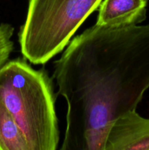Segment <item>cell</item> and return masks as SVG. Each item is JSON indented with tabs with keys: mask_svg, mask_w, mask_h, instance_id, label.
<instances>
[{
	"mask_svg": "<svg viewBox=\"0 0 149 150\" xmlns=\"http://www.w3.org/2000/svg\"><path fill=\"white\" fill-rule=\"evenodd\" d=\"M104 150H149V119L136 110L121 115L109 129Z\"/></svg>",
	"mask_w": 149,
	"mask_h": 150,
	"instance_id": "4",
	"label": "cell"
},
{
	"mask_svg": "<svg viewBox=\"0 0 149 150\" xmlns=\"http://www.w3.org/2000/svg\"><path fill=\"white\" fill-rule=\"evenodd\" d=\"M102 0H29L26 21L19 32L23 57L44 64L63 51Z\"/></svg>",
	"mask_w": 149,
	"mask_h": 150,
	"instance_id": "3",
	"label": "cell"
},
{
	"mask_svg": "<svg viewBox=\"0 0 149 150\" xmlns=\"http://www.w3.org/2000/svg\"><path fill=\"white\" fill-rule=\"evenodd\" d=\"M14 28L9 23H0V54L13 50V37Z\"/></svg>",
	"mask_w": 149,
	"mask_h": 150,
	"instance_id": "7",
	"label": "cell"
},
{
	"mask_svg": "<svg viewBox=\"0 0 149 150\" xmlns=\"http://www.w3.org/2000/svg\"><path fill=\"white\" fill-rule=\"evenodd\" d=\"M68 45L53 72L67 104L60 149L104 150L113 122L149 89V24H95Z\"/></svg>",
	"mask_w": 149,
	"mask_h": 150,
	"instance_id": "1",
	"label": "cell"
},
{
	"mask_svg": "<svg viewBox=\"0 0 149 150\" xmlns=\"http://www.w3.org/2000/svg\"><path fill=\"white\" fill-rule=\"evenodd\" d=\"M148 0H104L99 5L98 26L137 25L146 18Z\"/></svg>",
	"mask_w": 149,
	"mask_h": 150,
	"instance_id": "5",
	"label": "cell"
},
{
	"mask_svg": "<svg viewBox=\"0 0 149 150\" xmlns=\"http://www.w3.org/2000/svg\"><path fill=\"white\" fill-rule=\"evenodd\" d=\"M0 150H30L24 135L1 98Z\"/></svg>",
	"mask_w": 149,
	"mask_h": 150,
	"instance_id": "6",
	"label": "cell"
},
{
	"mask_svg": "<svg viewBox=\"0 0 149 150\" xmlns=\"http://www.w3.org/2000/svg\"><path fill=\"white\" fill-rule=\"evenodd\" d=\"M0 98L24 135L30 150H56L59 142L52 80L24 60L0 69Z\"/></svg>",
	"mask_w": 149,
	"mask_h": 150,
	"instance_id": "2",
	"label": "cell"
},
{
	"mask_svg": "<svg viewBox=\"0 0 149 150\" xmlns=\"http://www.w3.org/2000/svg\"><path fill=\"white\" fill-rule=\"evenodd\" d=\"M11 52L12 51H7L0 54V69L8 61L9 57H10Z\"/></svg>",
	"mask_w": 149,
	"mask_h": 150,
	"instance_id": "8",
	"label": "cell"
}]
</instances>
